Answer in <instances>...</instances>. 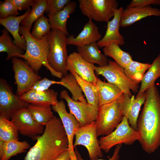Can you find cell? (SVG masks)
Wrapping results in <instances>:
<instances>
[{"mask_svg":"<svg viewBox=\"0 0 160 160\" xmlns=\"http://www.w3.org/2000/svg\"><path fill=\"white\" fill-rule=\"evenodd\" d=\"M160 77V55L153 61L141 82L139 90L136 96L140 95L155 84V81Z\"/></svg>","mask_w":160,"mask_h":160,"instance_id":"484cf974","label":"cell"},{"mask_svg":"<svg viewBox=\"0 0 160 160\" xmlns=\"http://www.w3.org/2000/svg\"><path fill=\"white\" fill-rule=\"evenodd\" d=\"M10 120L20 134L33 140H36L44 130L45 126L39 124L36 121L27 108L15 111L11 114Z\"/></svg>","mask_w":160,"mask_h":160,"instance_id":"8fae6325","label":"cell"},{"mask_svg":"<svg viewBox=\"0 0 160 160\" xmlns=\"http://www.w3.org/2000/svg\"><path fill=\"white\" fill-rule=\"evenodd\" d=\"M49 3V0H35L30 13L21 22L22 26L30 31L33 23L47 10Z\"/></svg>","mask_w":160,"mask_h":160,"instance_id":"4316f807","label":"cell"},{"mask_svg":"<svg viewBox=\"0 0 160 160\" xmlns=\"http://www.w3.org/2000/svg\"><path fill=\"white\" fill-rule=\"evenodd\" d=\"M95 71L104 77L108 82L117 87L125 94L132 97L134 93L138 92L140 87L126 75L124 68L115 61L108 60V64L103 66H96Z\"/></svg>","mask_w":160,"mask_h":160,"instance_id":"8992f818","label":"cell"},{"mask_svg":"<svg viewBox=\"0 0 160 160\" xmlns=\"http://www.w3.org/2000/svg\"><path fill=\"white\" fill-rule=\"evenodd\" d=\"M95 66L84 60L78 52H73L68 56L66 69L73 71L83 79L96 85L97 77L95 74Z\"/></svg>","mask_w":160,"mask_h":160,"instance_id":"9a60e30c","label":"cell"},{"mask_svg":"<svg viewBox=\"0 0 160 160\" xmlns=\"http://www.w3.org/2000/svg\"><path fill=\"white\" fill-rule=\"evenodd\" d=\"M18 10H23L29 9L33 4L35 0H10Z\"/></svg>","mask_w":160,"mask_h":160,"instance_id":"ab89813d","label":"cell"},{"mask_svg":"<svg viewBox=\"0 0 160 160\" xmlns=\"http://www.w3.org/2000/svg\"><path fill=\"white\" fill-rule=\"evenodd\" d=\"M19 33L24 37L26 44L25 53L19 57L27 61L36 73L43 65L49 71L52 76L61 79L63 76L54 70L47 62L50 50L49 33L45 35L41 39L38 40L33 37L30 31L22 25L19 27Z\"/></svg>","mask_w":160,"mask_h":160,"instance_id":"3957f363","label":"cell"},{"mask_svg":"<svg viewBox=\"0 0 160 160\" xmlns=\"http://www.w3.org/2000/svg\"><path fill=\"white\" fill-rule=\"evenodd\" d=\"M151 65L148 63H142L132 60L124 69V72L129 79L138 84Z\"/></svg>","mask_w":160,"mask_h":160,"instance_id":"d6a6232c","label":"cell"},{"mask_svg":"<svg viewBox=\"0 0 160 160\" xmlns=\"http://www.w3.org/2000/svg\"><path fill=\"white\" fill-rule=\"evenodd\" d=\"M122 144H119L116 146L113 154L111 157L109 158L108 160H119V152ZM75 152L78 160H84L81 157L79 152L76 149L75 150ZM92 160H104L101 159H97Z\"/></svg>","mask_w":160,"mask_h":160,"instance_id":"60d3db41","label":"cell"},{"mask_svg":"<svg viewBox=\"0 0 160 160\" xmlns=\"http://www.w3.org/2000/svg\"><path fill=\"white\" fill-rule=\"evenodd\" d=\"M30 147V144L25 141H0V160H9L12 156L25 152Z\"/></svg>","mask_w":160,"mask_h":160,"instance_id":"d4e9b609","label":"cell"},{"mask_svg":"<svg viewBox=\"0 0 160 160\" xmlns=\"http://www.w3.org/2000/svg\"><path fill=\"white\" fill-rule=\"evenodd\" d=\"M58 93L52 89L44 91L30 90L20 96L21 99L29 104L45 105H55L57 100Z\"/></svg>","mask_w":160,"mask_h":160,"instance_id":"44dd1931","label":"cell"},{"mask_svg":"<svg viewBox=\"0 0 160 160\" xmlns=\"http://www.w3.org/2000/svg\"><path fill=\"white\" fill-rule=\"evenodd\" d=\"M77 50L82 57L89 63L97 64L99 66L108 64V60L106 56L100 52L97 43L77 47Z\"/></svg>","mask_w":160,"mask_h":160,"instance_id":"cb8c5ba5","label":"cell"},{"mask_svg":"<svg viewBox=\"0 0 160 160\" xmlns=\"http://www.w3.org/2000/svg\"><path fill=\"white\" fill-rule=\"evenodd\" d=\"M59 81L50 80L46 77L36 81L31 87L30 90L44 91L49 89L52 85L58 84Z\"/></svg>","mask_w":160,"mask_h":160,"instance_id":"74e56055","label":"cell"},{"mask_svg":"<svg viewBox=\"0 0 160 160\" xmlns=\"http://www.w3.org/2000/svg\"><path fill=\"white\" fill-rule=\"evenodd\" d=\"M151 5H160V0H132L127 8L145 7Z\"/></svg>","mask_w":160,"mask_h":160,"instance_id":"f35d334b","label":"cell"},{"mask_svg":"<svg viewBox=\"0 0 160 160\" xmlns=\"http://www.w3.org/2000/svg\"><path fill=\"white\" fill-rule=\"evenodd\" d=\"M71 1L70 0H49L48 8L46 12L52 14L60 11Z\"/></svg>","mask_w":160,"mask_h":160,"instance_id":"8d00e7d4","label":"cell"},{"mask_svg":"<svg viewBox=\"0 0 160 160\" xmlns=\"http://www.w3.org/2000/svg\"><path fill=\"white\" fill-rule=\"evenodd\" d=\"M29 103L22 100L20 96L15 94L6 80L0 79V116L10 120L15 111L26 108Z\"/></svg>","mask_w":160,"mask_h":160,"instance_id":"4fadbf2b","label":"cell"},{"mask_svg":"<svg viewBox=\"0 0 160 160\" xmlns=\"http://www.w3.org/2000/svg\"><path fill=\"white\" fill-rule=\"evenodd\" d=\"M78 2L82 13L97 22H107L118 9L116 0H79Z\"/></svg>","mask_w":160,"mask_h":160,"instance_id":"ba28073f","label":"cell"},{"mask_svg":"<svg viewBox=\"0 0 160 160\" xmlns=\"http://www.w3.org/2000/svg\"><path fill=\"white\" fill-rule=\"evenodd\" d=\"M12 70L14 73L16 93L19 96L30 90L31 87L41 77L31 68L28 62L17 57L12 59Z\"/></svg>","mask_w":160,"mask_h":160,"instance_id":"30bf717a","label":"cell"},{"mask_svg":"<svg viewBox=\"0 0 160 160\" xmlns=\"http://www.w3.org/2000/svg\"><path fill=\"white\" fill-rule=\"evenodd\" d=\"M96 86L98 92L99 106L118 100L124 94L116 85L103 81L98 78Z\"/></svg>","mask_w":160,"mask_h":160,"instance_id":"603a6c76","label":"cell"},{"mask_svg":"<svg viewBox=\"0 0 160 160\" xmlns=\"http://www.w3.org/2000/svg\"><path fill=\"white\" fill-rule=\"evenodd\" d=\"M36 140L24 160H54L68 149V139L62 121L55 116L46 124L43 133Z\"/></svg>","mask_w":160,"mask_h":160,"instance_id":"7a4b0ae2","label":"cell"},{"mask_svg":"<svg viewBox=\"0 0 160 160\" xmlns=\"http://www.w3.org/2000/svg\"><path fill=\"white\" fill-rule=\"evenodd\" d=\"M70 72L76 78L84 94L87 102L96 107L98 108V95L96 85L81 78L74 71H71Z\"/></svg>","mask_w":160,"mask_h":160,"instance_id":"4dcf8cb0","label":"cell"},{"mask_svg":"<svg viewBox=\"0 0 160 160\" xmlns=\"http://www.w3.org/2000/svg\"><path fill=\"white\" fill-rule=\"evenodd\" d=\"M51 29L48 18L43 15L35 22L32 31L31 33L34 38L41 40L45 35L50 33Z\"/></svg>","mask_w":160,"mask_h":160,"instance_id":"e575fe53","label":"cell"},{"mask_svg":"<svg viewBox=\"0 0 160 160\" xmlns=\"http://www.w3.org/2000/svg\"><path fill=\"white\" fill-rule=\"evenodd\" d=\"M119 99L99 106L95 121L98 137L109 135L122 121L124 116Z\"/></svg>","mask_w":160,"mask_h":160,"instance_id":"5b68a950","label":"cell"},{"mask_svg":"<svg viewBox=\"0 0 160 160\" xmlns=\"http://www.w3.org/2000/svg\"><path fill=\"white\" fill-rule=\"evenodd\" d=\"M67 35L57 29H52L49 34L50 50L47 62L55 71L63 76L68 74V57Z\"/></svg>","mask_w":160,"mask_h":160,"instance_id":"277c9868","label":"cell"},{"mask_svg":"<svg viewBox=\"0 0 160 160\" xmlns=\"http://www.w3.org/2000/svg\"><path fill=\"white\" fill-rule=\"evenodd\" d=\"M58 84L65 87L71 92L72 99L75 101L87 102L83 91L74 76L71 73L63 77Z\"/></svg>","mask_w":160,"mask_h":160,"instance_id":"f546056e","label":"cell"},{"mask_svg":"<svg viewBox=\"0 0 160 160\" xmlns=\"http://www.w3.org/2000/svg\"><path fill=\"white\" fill-rule=\"evenodd\" d=\"M146 99L145 92L135 98L123 94L119 100L124 116H126L130 126L137 130V123L139 112Z\"/></svg>","mask_w":160,"mask_h":160,"instance_id":"2e32d148","label":"cell"},{"mask_svg":"<svg viewBox=\"0 0 160 160\" xmlns=\"http://www.w3.org/2000/svg\"><path fill=\"white\" fill-rule=\"evenodd\" d=\"M76 5L75 1H71L61 10L53 14H48L51 29H58L67 36L69 35L67 23L70 15L75 11Z\"/></svg>","mask_w":160,"mask_h":160,"instance_id":"7402d4cb","label":"cell"},{"mask_svg":"<svg viewBox=\"0 0 160 160\" xmlns=\"http://www.w3.org/2000/svg\"><path fill=\"white\" fill-rule=\"evenodd\" d=\"M123 9L121 7L116 10L112 19L107 22L105 35L97 42L99 47H104L112 43L116 44L119 46L125 44L124 37L119 32L121 17Z\"/></svg>","mask_w":160,"mask_h":160,"instance_id":"e0dca14e","label":"cell"},{"mask_svg":"<svg viewBox=\"0 0 160 160\" xmlns=\"http://www.w3.org/2000/svg\"><path fill=\"white\" fill-rule=\"evenodd\" d=\"M54 160H71L68 149L62 152Z\"/></svg>","mask_w":160,"mask_h":160,"instance_id":"b9f144b4","label":"cell"},{"mask_svg":"<svg viewBox=\"0 0 160 160\" xmlns=\"http://www.w3.org/2000/svg\"><path fill=\"white\" fill-rule=\"evenodd\" d=\"M74 148L78 145L84 146L87 149L91 160L98 159L103 156L99 140L97 139L95 121L77 128L75 132Z\"/></svg>","mask_w":160,"mask_h":160,"instance_id":"9c48e42d","label":"cell"},{"mask_svg":"<svg viewBox=\"0 0 160 160\" xmlns=\"http://www.w3.org/2000/svg\"><path fill=\"white\" fill-rule=\"evenodd\" d=\"M61 99H65L67 103L70 113L75 117L80 126L90 124L96 121L98 111L96 107L87 102L75 101L69 96L66 90L60 93Z\"/></svg>","mask_w":160,"mask_h":160,"instance_id":"7c38bea8","label":"cell"},{"mask_svg":"<svg viewBox=\"0 0 160 160\" xmlns=\"http://www.w3.org/2000/svg\"><path fill=\"white\" fill-rule=\"evenodd\" d=\"M19 14L18 10L10 0L0 2V19L10 16H17Z\"/></svg>","mask_w":160,"mask_h":160,"instance_id":"d590c367","label":"cell"},{"mask_svg":"<svg viewBox=\"0 0 160 160\" xmlns=\"http://www.w3.org/2000/svg\"><path fill=\"white\" fill-rule=\"evenodd\" d=\"M31 9H28L23 15L19 16H10L4 19L0 18V23L13 36V43L24 51L26 49V42L24 37L20 35V24L30 13Z\"/></svg>","mask_w":160,"mask_h":160,"instance_id":"ffe728a7","label":"cell"},{"mask_svg":"<svg viewBox=\"0 0 160 160\" xmlns=\"http://www.w3.org/2000/svg\"><path fill=\"white\" fill-rule=\"evenodd\" d=\"M51 106L29 104L27 108L36 121L39 124L45 126L55 116Z\"/></svg>","mask_w":160,"mask_h":160,"instance_id":"1f68e13d","label":"cell"},{"mask_svg":"<svg viewBox=\"0 0 160 160\" xmlns=\"http://www.w3.org/2000/svg\"><path fill=\"white\" fill-rule=\"evenodd\" d=\"M151 16L160 17V9L151 6L127 7L122 11L120 26L122 28L128 27L141 19Z\"/></svg>","mask_w":160,"mask_h":160,"instance_id":"d6986e66","label":"cell"},{"mask_svg":"<svg viewBox=\"0 0 160 160\" xmlns=\"http://www.w3.org/2000/svg\"><path fill=\"white\" fill-rule=\"evenodd\" d=\"M52 109L58 114L66 132L68 143V150L71 160H78L74 150L73 140L76 129L80 126L75 117L68 113L63 100L52 106Z\"/></svg>","mask_w":160,"mask_h":160,"instance_id":"5bb4252c","label":"cell"},{"mask_svg":"<svg viewBox=\"0 0 160 160\" xmlns=\"http://www.w3.org/2000/svg\"><path fill=\"white\" fill-rule=\"evenodd\" d=\"M103 51L106 56L112 57L124 69L132 60L130 54L122 50L119 45L116 43H112L104 47Z\"/></svg>","mask_w":160,"mask_h":160,"instance_id":"83f0119b","label":"cell"},{"mask_svg":"<svg viewBox=\"0 0 160 160\" xmlns=\"http://www.w3.org/2000/svg\"><path fill=\"white\" fill-rule=\"evenodd\" d=\"M102 38L98 28L91 20L84 25L83 29L76 37L71 35L67 37V44L77 47L97 43Z\"/></svg>","mask_w":160,"mask_h":160,"instance_id":"ac0fdd59","label":"cell"},{"mask_svg":"<svg viewBox=\"0 0 160 160\" xmlns=\"http://www.w3.org/2000/svg\"><path fill=\"white\" fill-rule=\"evenodd\" d=\"M145 92L146 99L137 127L141 147L151 153L160 146V95L155 83Z\"/></svg>","mask_w":160,"mask_h":160,"instance_id":"6da1fadb","label":"cell"},{"mask_svg":"<svg viewBox=\"0 0 160 160\" xmlns=\"http://www.w3.org/2000/svg\"><path fill=\"white\" fill-rule=\"evenodd\" d=\"M140 139L137 130L132 128L127 117L124 116L120 124L111 133L100 138L99 143L102 150L108 153L115 146L124 144L130 145Z\"/></svg>","mask_w":160,"mask_h":160,"instance_id":"52a82bcc","label":"cell"},{"mask_svg":"<svg viewBox=\"0 0 160 160\" xmlns=\"http://www.w3.org/2000/svg\"><path fill=\"white\" fill-rule=\"evenodd\" d=\"M0 36V52H6V60H8L13 57L19 58L24 54V50L21 49L12 41L8 31L5 28L1 31Z\"/></svg>","mask_w":160,"mask_h":160,"instance_id":"f1b7e54d","label":"cell"},{"mask_svg":"<svg viewBox=\"0 0 160 160\" xmlns=\"http://www.w3.org/2000/svg\"><path fill=\"white\" fill-rule=\"evenodd\" d=\"M19 132L12 121L0 116V141L18 140Z\"/></svg>","mask_w":160,"mask_h":160,"instance_id":"836d02e7","label":"cell"}]
</instances>
